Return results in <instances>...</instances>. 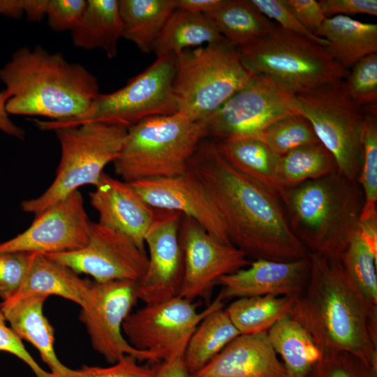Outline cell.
<instances>
[{
	"instance_id": "cell-47",
	"label": "cell",
	"mask_w": 377,
	"mask_h": 377,
	"mask_svg": "<svg viewBox=\"0 0 377 377\" xmlns=\"http://www.w3.org/2000/svg\"><path fill=\"white\" fill-rule=\"evenodd\" d=\"M183 356L184 353H178L161 362V364L156 367L155 377H190Z\"/></svg>"
},
{
	"instance_id": "cell-4",
	"label": "cell",
	"mask_w": 377,
	"mask_h": 377,
	"mask_svg": "<svg viewBox=\"0 0 377 377\" xmlns=\"http://www.w3.org/2000/svg\"><path fill=\"white\" fill-rule=\"evenodd\" d=\"M277 195L292 231L309 253L341 259L363 207L357 182L337 171L283 187Z\"/></svg>"
},
{
	"instance_id": "cell-28",
	"label": "cell",
	"mask_w": 377,
	"mask_h": 377,
	"mask_svg": "<svg viewBox=\"0 0 377 377\" xmlns=\"http://www.w3.org/2000/svg\"><path fill=\"white\" fill-rule=\"evenodd\" d=\"M226 40L205 15L176 8L154 47L157 57L178 56L188 47Z\"/></svg>"
},
{
	"instance_id": "cell-7",
	"label": "cell",
	"mask_w": 377,
	"mask_h": 377,
	"mask_svg": "<svg viewBox=\"0 0 377 377\" xmlns=\"http://www.w3.org/2000/svg\"><path fill=\"white\" fill-rule=\"evenodd\" d=\"M251 75L226 40L186 49L177 56L173 91L178 112L203 121L244 87Z\"/></svg>"
},
{
	"instance_id": "cell-24",
	"label": "cell",
	"mask_w": 377,
	"mask_h": 377,
	"mask_svg": "<svg viewBox=\"0 0 377 377\" xmlns=\"http://www.w3.org/2000/svg\"><path fill=\"white\" fill-rule=\"evenodd\" d=\"M316 35L328 42L327 51L347 71L364 57L377 53V25L348 15L326 18Z\"/></svg>"
},
{
	"instance_id": "cell-8",
	"label": "cell",
	"mask_w": 377,
	"mask_h": 377,
	"mask_svg": "<svg viewBox=\"0 0 377 377\" xmlns=\"http://www.w3.org/2000/svg\"><path fill=\"white\" fill-rule=\"evenodd\" d=\"M177 56L156 60L126 84L110 94H99L82 116L66 120L34 119L41 131H53L96 122L128 128L151 117L178 112L173 91Z\"/></svg>"
},
{
	"instance_id": "cell-34",
	"label": "cell",
	"mask_w": 377,
	"mask_h": 377,
	"mask_svg": "<svg viewBox=\"0 0 377 377\" xmlns=\"http://www.w3.org/2000/svg\"><path fill=\"white\" fill-rule=\"evenodd\" d=\"M340 260L371 313L377 317V240L357 229Z\"/></svg>"
},
{
	"instance_id": "cell-23",
	"label": "cell",
	"mask_w": 377,
	"mask_h": 377,
	"mask_svg": "<svg viewBox=\"0 0 377 377\" xmlns=\"http://www.w3.org/2000/svg\"><path fill=\"white\" fill-rule=\"evenodd\" d=\"M91 283L46 255L35 253L22 284L10 299L56 295L82 307L88 299Z\"/></svg>"
},
{
	"instance_id": "cell-5",
	"label": "cell",
	"mask_w": 377,
	"mask_h": 377,
	"mask_svg": "<svg viewBox=\"0 0 377 377\" xmlns=\"http://www.w3.org/2000/svg\"><path fill=\"white\" fill-rule=\"evenodd\" d=\"M206 138L203 121H193L179 112L147 118L127 129L113 162L114 172L127 183L183 175Z\"/></svg>"
},
{
	"instance_id": "cell-9",
	"label": "cell",
	"mask_w": 377,
	"mask_h": 377,
	"mask_svg": "<svg viewBox=\"0 0 377 377\" xmlns=\"http://www.w3.org/2000/svg\"><path fill=\"white\" fill-rule=\"evenodd\" d=\"M54 132L61 151L55 178L40 195L21 202L24 212L35 216L84 185L95 186L105 167L118 157L127 128L89 122Z\"/></svg>"
},
{
	"instance_id": "cell-49",
	"label": "cell",
	"mask_w": 377,
	"mask_h": 377,
	"mask_svg": "<svg viewBox=\"0 0 377 377\" xmlns=\"http://www.w3.org/2000/svg\"><path fill=\"white\" fill-rule=\"evenodd\" d=\"M177 8L186 11L207 14L217 9L223 0H176Z\"/></svg>"
},
{
	"instance_id": "cell-26",
	"label": "cell",
	"mask_w": 377,
	"mask_h": 377,
	"mask_svg": "<svg viewBox=\"0 0 377 377\" xmlns=\"http://www.w3.org/2000/svg\"><path fill=\"white\" fill-rule=\"evenodd\" d=\"M122 38L133 42L143 53L154 52V45L171 14L176 0H120Z\"/></svg>"
},
{
	"instance_id": "cell-29",
	"label": "cell",
	"mask_w": 377,
	"mask_h": 377,
	"mask_svg": "<svg viewBox=\"0 0 377 377\" xmlns=\"http://www.w3.org/2000/svg\"><path fill=\"white\" fill-rule=\"evenodd\" d=\"M215 142L221 155L231 165L278 194L281 189L277 179L280 156L263 141L245 138Z\"/></svg>"
},
{
	"instance_id": "cell-32",
	"label": "cell",
	"mask_w": 377,
	"mask_h": 377,
	"mask_svg": "<svg viewBox=\"0 0 377 377\" xmlns=\"http://www.w3.org/2000/svg\"><path fill=\"white\" fill-rule=\"evenodd\" d=\"M296 297L263 295L237 298L225 308L240 334L267 330L288 312Z\"/></svg>"
},
{
	"instance_id": "cell-17",
	"label": "cell",
	"mask_w": 377,
	"mask_h": 377,
	"mask_svg": "<svg viewBox=\"0 0 377 377\" xmlns=\"http://www.w3.org/2000/svg\"><path fill=\"white\" fill-rule=\"evenodd\" d=\"M91 224L78 190L36 215L24 232L0 243V253L76 251L87 244Z\"/></svg>"
},
{
	"instance_id": "cell-13",
	"label": "cell",
	"mask_w": 377,
	"mask_h": 377,
	"mask_svg": "<svg viewBox=\"0 0 377 377\" xmlns=\"http://www.w3.org/2000/svg\"><path fill=\"white\" fill-rule=\"evenodd\" d=\"M135 281H91L88 299L79 318L84 325L92 348L114 364L126 355L138 361L158 362L155 355L133 347L122 334V325L138 300Z\"/></svg>"
},
{
	"instance_id": "cell-19",
	"label": "cell",
	"mask_w": 377,
	"mask_h": 377,
	"mask_svg": "<svg viewBox=\"0 0 377 377\" xmlns=\"http://www.w3.org/2000/svg\"><path fill=\"white\" fill-rule=\"evenodd\" d=\"M309 274L307 257L292 261L257 259L242 269L221 277L218 295L225 301L263 295L297 297L304 290Z\"/></svg>"
},
{
	"instance_id": "cell-41",
	"label": "cell",
	"mask_w": 377,
	"mask_h": 377,
	"mask_svg": "<svg viewBox=\"0 0 377 377\" xmlns=\"http://www.w3.org/2000/svg\"><path fill=\"white\" fill-rule=\"evenodd\" d=\"M86 0H46L45 16L55 32H71L77 25L86 8Z\"/></svg>"
},
{
	"instance_id": "cell-37",
	"label": "cell",
	"mask_w": 377,
	"mask_h": 377,
	"mask_svg": "<svg viewBox=\"0 0 377 377\" xmlns=\"http://www.w3.org/2000/svg\"><path fill=\"white\" fill-rule=\"evenodd\" d=\"M351 68L344 80L349 97L364 112L377 114V53L364 57Z\"/></svg>"
},
{
	"instance_id": "cell-42",
	"label": "cell",
	"mask_w": 377,
	"mask_h": 377,
	"mask_svg": "<svg viewBox=\"0 0 377 377\" xmlns=\"http://www.w3.org/2000/svg\"><path fill=\"white\" fill-rule=\"evenodd\" d=\"M138 360L126 355L108 367H83L75 369L74 377H155L156 367L140 365Z\"/></svg>"
},
{
	"instance_id": "cell-30",
	"label": "cell",
	"mask_w": 377,
	"mask_h": 377,
	"mask_svg": "<svg viewBox=\"0 0 377 377\" xmlns=\"http://www.w3.org/2000/svg\"><path fill=\"white\" fill-rule=\"evenodd\" d=\"M205 15L220 34L237 48L269 32L275 26L250 0H223L215 10Z\"/></svg>"
},
{
	"instance_id": "cell-46",
	"label": "cell",
	"mask_w": 377,
	"mask_h": 377,
	"mask_svg": "<svg viewBox=\"0 0 377 377\" xmlns=\"http://www.w3.org/2000/svg\"><path fill=\"white\" fill-rule=\"evenodd\" d=\"M46 0H0V16L36 22L45 17Z\"/></svg>"
},
{
	"instance_id": "cell-22",
	"label": "cell",
	"mask_w": 377,
	"mask_h": 377,
	"mask_svg": "<svg viewBox=\"0 0 377 377\" xmlns=\"http://www.w3.org/2000/svg\"><path fill=\"white\" fill-rule=\"evenodd\" d=\"M46 299L42 296L9 299L0 305L10 328L38 351L55 377H74L75 369L66 367L56 355L54 328L43 313Z\"/></svg>"
},
{
	"instance_id": "cell-15",
	"label": "cell",
	"mask_w": 377,
	"mask_h": 377,
	"mask_svg": "<svg viewBox=\"0 0 377 377\" xmlns=\"http://www.w3.org/2000/svg\"><path fill=\"white\" fill-rule=\"evenodd\" d=\"M182 214L156 209L145 237L149 256L147 269L135 283L138 300L153 304L179 295L184 276L180 241Z\"/></svg>"
},
{
	"instance_id": "cell-35",
	"label": "cell",
	"mask_w": 377,
	"mask_h": 377,
	"mask_svg": "<svg viewBox=\"0 0 377 377\" xmlns=\"http://www.w3.org/2000/svg\"><path fill=\"white\" fill-rule=\"evenodd\" d=\"M377 114L364 112L362 164L357 183L364 203L360 219L377 216Z\"/></svg>"
},
{
	"instance_id": "cell-12",
	"label": "cell",
	"mask_w": 377,
	"mask_h": 377,
	"mask_svg": "<svg viewBox=\"0 0 377 377\" xmlns=\"http://www.w3.org/2000/svg\"><path fill=\"white\" fill-rule=\"evenodd\" d=\"M217 296L198 311L192 300L177 296L162 302L145 304L131 313L122 325L128 342L135 348L148 351L159 362L184 353L188 341L201 320L214 309L223 306Z\"/></svg>"
},
{
	"instance_id": "cell-10",
	"label": "cell",
	"mask_w": 377,
	"mask_h": 377,
	"mask_svg": "<svg viewBox=\"0 0 377 377\" xmlns=\"http://www.w3.org/2000/svg\"><path fill=\"white\" fill-rule=\"evenodd\" d=\"M300 112L334 157L338 171L357 181L362 164L364 112L349 97L344 80L296 94Z\"/></svg>"
},
{
	"instance_id": "cell-11",
	"label": "cell",
	"mask_w": 377,
	"mask_h": 377,
	"mask_svg": "<svg viewBox=\"0 0 377 377\" xmlns=\"http://www.w3.org/2000/svg\"><path fill=\"white\" fill-rule=\"evenodd\" d=\"M300 114L296 95L273 79L253 75L248 84L206 119L207 138L215 141L257 139L270 124Z\"/></svg>"
},
{
	"instance_id": "cell-1",
	"label": "cell",
	"mask_w": 377,
	"mask_h": 377,
	"mask_svg": "<svg viewBox=\"0 0 377 377\" xmlns=\"http://www.w3.org/2000/svg\"><path fill=\"white\" fill-rule=\"evenodd\" d=\"M213 202L232 245L255 260L292 261L309 251L292 231L278 195L231 165L203 139L188 163Z\"/></svg>"
},
{
	"instance_id": "cell-25",
	"label": "cell",
	"mask_w": 377,
	"mask_h": 377,
	"mask_svg": "<svg viewBox=\"0 0 377 377\" xmlns=\"http://www.w3.org/2000/svg\"><path fill=\"white\" fill-rule=\"evenodd\" d=\"M122 33L118 0H87L71 38L75 47L87 50L100 49L112 59L117 54Z\"/></svg>"
},
{
	"instance_id": "cell-14",
	"label": "cell",
	"mask_w": 377,
	"mask_h": 377,
	"mask_svg": "<svg viewBox=\"0 0 377 377\" xmlns=\"http://www.w3.org/2000/svg\"><path fill=\"white\" fill-rule=\"evenodd\" d=\"M77 274L92 276L99 283L117 280L138 281L148 265L146 251L124 235L91 224L87 244L80 249L46 255Z\"/></svg>"
},
{
	"instance_id": "cell-16",
	"label": "cell",
	"mask_w": 377,
	"mask_h": 377,
	"mask_svg": "<svg viewBox=\"0 0 377 377\" xmlns=\"http://www.w3.org/2000/svg\"><path fill=\"white\" fill-rule=\"evenodd\" d=\"M179 233L184 256L182 297L208 300L221 277L250 264L244 252L219 242L190 217L182 215Z\"/></svg>"
},
{
	"instance_id": "cell-20",
	"label": "cell",
	"mask_w": 377,
	"mask_h": 377,
	"mask_svg": "<svg viewBox=\"0 0 377 377\" xmlns=\"http://www.w3.org/2000/svg\"><path fill=\"white\" fill-rule=\"evenodd\" d=\"M89 197L99 215L98 223L124 235L146 251L145 237L156 209L146 203L128 183L105 172Z\"/></svg>"
},
{
	"instance_id": "cell-36",
	"label": "cell",
	"mask_w": 377,
	"mask_h": 377,
	"mask_svg": "<svg viewBox=\"0 0 377 377\" xmlns=\"http://www.w3.org/2000/svg\"><path fill=\"white\" fill-rule=\"evenodd\" d=\"M262 141L279 156L297 147L320 142L312 125L301 114L287 115L270 124L263 133Z\"/></svg>"
},
{
	"instance_id": "cell-38",
	"label": "cell",
	"mask_w": 377,
	"mask_h": 377,
	"mask_svg": "<svg viewBox=\"0 0 377 377\" xmlns=\"http://www.w3.org/2000/svg\"><path fill=\"white\" fill-rule=\"evenodd\" d=\"M306 377H377V369L350 353L323 350Z\"/></svg>"
},
{
	"instance_id": "cell-45",
	"label": "cell",
	"mask_w": 377,
	"mask_h": 377,
	"mask_svg": "<svg viewBox=\"0 0 377 377\" xmlns=\"http://www.w3.org/2000/svg\"><path fill=\"white\" fill-rule=\"evenodd\" d=\"M325 17L367 14L377 15L376 0H320Z\"/></svg>"
},
{
	"instance_id": "cell-2",
	"label": "cell",
	"mask_w": 377,
	"mask_h": 377,
	"mask_svg": "<svg viewBox=\"0 0 377 377\" xmlns=\"http://www.w3.org/2000/svg\"><path fill=\"white\" fill-rule=\"evenodd\" d=\"M309 274L288 315L320 351L341 350L377 369V317L340 259L309 253Z\"/></svg>"
},
{
	"instance_id": "cell-43",
	"label": "cell",
	"mask_w": 377,
	"mask_h": 377,
	"mask_svg": "<svg viewBox=\"0 0 377 377\" xmlns=\"http://www.w3.org/2000/svg\"><path fill=\"white\" fill-rule=\"evenodd\" d=\"M0 352L15 355L25 363L36 377H55L43 369L33 358L14 331L8 325L0 305Z\"/></svg>"
},
{
	"instance_id": "cell-39",
	"label": "cell",
	"mask_w": 377,
	"mask_h": 377,
	"mask_svg": "<svg viewBox=\"0 0 377 377\" xmlns=\"http://www.w3.org/2000/svg\"><path fill=\"white\" fill-rule=\"evenodd\" d=\"M35 253H0V297L11 298L17 292L28 272Z\"/></svg>"
},
{
	"instance_id": "cell-44",
	"label": "cell",
	"mask_w": 377,
	"mask_h": 377,
	"mask_svg": "<svg viewBox=\"0 0 377 377\" xmlns=\"http://www.w3.org/2000/svg\"><path fill=\"white\" fill-rule=\"evenodd\" d=\"M284 2L300 22L315 35L327 18L319 1L284 0Z\"/></svg>"
},
{
	"instance_id": "cell-18",
	"label": "cell",
	"mask_w": 377,
	"mask_h": 377,
	"mask_svg": "<svg viewBox=\"0 0 377 377\" xmlns=\"http://www.w3.org/2000/svg\"><path fill=\"white\" fill-rule=\"evenodd\" d=\"M149 206L190 217L221 243L232 245L223 222L202 184L190 170L168 178L128 183Z\"/></svg>"
},
{
	"instance_id": "cell-6",
	"label": "cell",
	"mask_w": 377,
	"mask_h": 377,
	"mask_svg": "<svg viewBox=\"0 0 377 377\" xmlns=\"http://www.w3.org/2000/svg\"><path fill=\"white\" fill-rule=\"evenodd\" d=\"M237 49L251 75L269 77L295 95L343 80L349 72L325 47L279 25Z\"/></svg>"
},
{
	"instance_id": "cell-48",
	"label": "cell",
	"mask_w": 377,
	"mask_h": 377,
	"mask_svg": "<svg viewBox=\"0 0 377 377\" xmlns=\"http://www.w3.org/2000/svg\"><path fill=\"white\" fill-rule=\"evenodd\" d=\"M6 101L7 94L3 89L0 91V131L11 137L24 140L25 131L11 121L6 110Z\"/></svg>"
},
{
	"instance_id": "cell-21",
	"label": "cell",
	"mask_w": 377,
	"mask_h": 377,
	"mask_svg": "<svg viewBox=\"0 0 377 377\" xmlns=\"http://www.w3.org/2000/svg\"><path fill=\"white\" fill-rule=\"evenodd\" d=\"M190 377H287L267 332L240 334Z\"/></svg>"
},
{
	"instance_id": "cell-31",
	"label": "cell",
	"mask_w": 377,
	"mask_h": 377,
	"mask_svg": "<svg viewBox=\"0 0 377 377\" xmlns=\"http://www.w3.org/2000/svg\"><path fill=\"white\" fill-rule=\"evenodd\" d=\"M223 306L207 314L191 336L183 356L189 375L202 369L240 334Z\"/></svg>"
},
{
	"instance_id": "cell-27",
	"label": "cell",
	"mask_w": 377,
	"mask_h": 377,
	"mask_svg": "<svg viewBox=\"0 0 377 377\" xmlns=\"http://www.w3.org/2000/svg\"><path fill=\"white\" fill-rule=\"evenodd\" d=\"M267 335L283 360L287 377H306L321 355L308 332L288 314L278 320Z\"/></svg>"
},
{
	"instance_id": "cell-33",
	"label": "cell",
	"mask_w": 377,
	"mask_h": 377,
	"mask_svg": "<svg viewBox=\"0 0 377 377\" xmlns=\"http://www.w3.org/2000/svg\"><path fill=\"white\" fill-rule=\"evenodd\" d=\"M338 171L331 153L320 143L304 145L280 156L277 179L280 188L318 179Z\"/></svg>"
},
{
	"instance_id": "cell-3",
	"label": "cell",
	"mask_w": 377,
	"mask_h": 377,
	"mask_svg": "<svg viewBox=\"0 0 377 377\" xmlns=\"http://www.w3.org/2000/svg\"><path fill=\"white\" fill-rule=\"evenodd\" d=\"M6 110L15 115L66 120L84 114L100 94L97 78L61 52L24 46L0 68Z\"/></svg>"
},
{
	"instance_id": "cell-40",
	"label": "cell",
	"mask_w": 377,
	"mask_h": 377,
	"mask_svg": "<svg viewBox=\"0 0 377 377\" xmlns=\"http://www.w3.org/2000/svg\"><path fill=\"white\" fill-rule=\"evenodd\" d=\"M252 4L265 16L278 22L282 29L304 37L322 46L328 42L307 30L288 8L284 0H250Z\"/></svg>"
}]
</instances>
